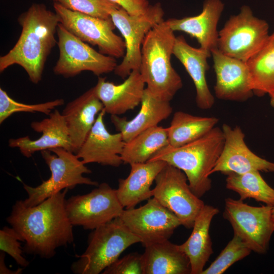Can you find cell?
<instances>
[{
    "label": "cell",
    "mask_w": 274,
    "mask_h": 274,
    "mask_svg": "<svg viewBox=\"0 0 274 274\" xmlns=\"http://www.w3.org/2000/svg\"><path fill=\"white\" fill-rule=\"evenodd\" d=\"M68 189L53 194L34 207H26L22 200L13 206L6 220L25 243L23 252L50 259L57 248L73 243V225L65 207Z\"/></svg>",
    "instance_id": "1"
},
{
    "label": "cell",
    "mask_w": 274,
    "mask_h": 274,
    "mask_svg": "<svg viewBox=\"0 0 274 274\" xmlns=\"http://www.w3.org/2000/svg\"><path fill=\"white\" fill-rule=\"evenodd\" d=\"M22 28L14 46L0 57V72L14 64L21 66L33 84L42 78L47 59L57 41L55 37L59 23L55 12L43 4H33L18 18Z\"/></svg>",
    "instance_id": "2"
},
{
    "label": "cell",
    "mask_w": 274,
    "mask_h": 274,
    "mask_svg": "<svg viewBox=\"0 0 274 274\" xmlns=\"http://www.w3.org/2000/svg\"><path fill=\"white\" fill-rule=\"evenodd\" d=\"M174 32L164 20L148 32L142 45L139 69L149 91L169 102L183 86L170 61L176 39Z\"/></svg>",
    "instance_id": "3"
},
{
    "label": "cell",
    "mask_w": 274,
    "mask_h": 274,
    "mask_svg": "<svg viewBox=\"0 0 274 274\" xmlns=\"http://www.w3.org/2000/svg\"><path fill=\"white\" fill-rule=\"evenodd\" d=\"M224 143L222 129L216 126L203 136L184 146H166L149 160H162L183 171L191 190L201 198L212 188L209 174L220 156Z\"/></svg>",
    "instance_id": "4"
},
{
    "label": "cell",
    "mask_w": 274,
    "mask_h": 274,
    "mask_svg": "<svg viewBox=\"0 0 274 274\" xmlns=\"http://www.w3.org/2000/svg\"><path fill=\"white\" fill-rule=\"evenodd\" d=\"M141 243L120 217L94 229L85 252L71 266L75 274H98L117 260L130 246Z\"/></svg>",
    "instance_id": "5"
},
{
    "label": "cell",
    "mask_w": 274,
    "mask_h": 274,
    "mask_svg": "<svg viewBox=\"0 0 274 274\" xmlns=\"http://www.w3.org/2000/svg\"><path fill=\"white\" fill-rule=\"evenodd\" d=\"M41 154L51 176L36 187L23 184L28 194V197L23 200L26 207L36 206L53 194L66 188L73 189L78 185H98L97 182L83 176L91 173V170L72 152L56 148L42 151Z\"/></svg>",
    "instance_id": "6"
},
{
    "label": "cell",
    "mask_w": 274,
    "mask_h": 274,
    "mask_svg": "<svg viewBox=\"0 0 274 274\" xmlns=\"http://www.w3.org/2000/svg\"><path fill=\"white\" fill-rule=\"evenodd\" d=\"M269 34V25L253 15L250 8L243 6L240 12L231 16L218 32L217 49L229 57L247 61L263 46Z\"/></svg>",
    "instance_id": "7"
},
{
    "label": "cell",
    "mask_w": 274,
    "mask_h": 274,
    "mask_svg": "<svg viewBox=\"0 0 274 274\" xmlns=\"http://www.w3.org/2000/svg\"><path fill=\"white\" fill-rule=\"evenodd\" d=\"M243 201L226 198L223 216L231 224L234 234L252 251L265 254L274 232L272 206L254 207Z\"/></svg>",
    "instance_id": "8"
},
{
    "label": "cell",
    "mask_w": 274,
    "mask_h": 274,
    "mask_svg": "<svg viewBox=\"0 0 274 274\" xmlns=\"http://www.w3.org/2000/svg\"><path fill=\"white\" fill-rule=\"evenodd\" d=\"M58 60L53 67L56 75L75 77L83 71L99 76L114 71L117 65L115 58L97 52L59 23L57 29Z\"/></svg>",
    "instance_id": "9"
},
{
    "label": "cell",
    "mask_w": 274,
    "mask_h": 274,
    "mask_svg": "<svg viewBox=\"0 0 274 274\" xmlns=\"http://www.w3.org/2000/svg\"><path fill=\"white\" fill-rule=\"evenodd\" d=\"M163 14L159 3L150 6L139 15H130L121 7L112 11V20L123 37L126 47L123 59L114 71L117 76L124 79L132 71H139L144 39L152 28L163 21Z\"/></svg>",
    "instance_id": "10"
},
{
    "label": "cell",
    "mask_w": 274,
    "mask_h": 274,
    "mask_svg": "<svg viewBox=\"0 0 274 274\" xmlns=\"http://www.w3.org/2000/svg\"><path fill=\"white\" fill-rule=\"evenodd\" d=\"M153 197L173 213L187 228L193 227L204 202L191 190L186 175L168 163L156 177Z\"/></svg>",
    "instance_id": "11"
},
{
    "label": "cell",
    "mask_w": 274,
    "mask_h": 274,
    "mask_svg": "<svg viewBox=\"0 0 274 274\" xmlns=\"http://www.w3.org/2000/svg\"><path fill=\"white\" fill-rule=\"evenodd\" d=\"M59 23L82 41L97 46L101 53L119 58L125 53V44L114 32L115 26L112 19L93 17L63 7L58 2L53 5Z\"/></svg>",
    "instance_id": "12"
},
{
    "label": "cell",
    "mask_w": 274,
    "mask_h": 274,
    "mask_svg": "<svg viewBox=\"0 0 274 274\" xmlns=\"http://www.w3.org/2000/svg\"><path fill=\"white\" fill-rule=\"evenodd\" d=\"M65 207L73 226L90 230L119 217L124 209L116 189L107 183H101L87 194L71 196L65 200Z\"/></svg>",
    "instance_id": "13"
},
{
    "label": "cell",
    "mask_w": 274,
    "mask_h": 274,
    "mask_svg": "<svg viewBox=\"0 0 274 274\" xmlns=\"http://www.w3.org/2000/svg\"><path fill=\"white\" fill-rule=\"evenodd\" d=\"M119 217L144 247L169 239L182 225L178 218L153 197L139 208L124 209Z\"/></svg>",
    "instance_id": "14"
},
{
    "label": "cell",
    "mask_w": 274,
    "mask_h": 274,
    "mask_svg": "<svg viewBox=\"0 0 274 274\" xmlns=\"http://www.w3.org/2000/svg\"><path fill=\"white\" fill-rule=\"evenodd\" d=\"M222 129L224 143L222 152L210 176L216 172L227 175L252 171L274 172V162L253 153L245 142V134L239 126L224 124Z\"/></svg>",
    "instance_id": "15"
},
{
    "label": "cell",
    "mask_w": 274,
    "mask_h": 274,
    "mask_svg": "<svg viewBox=\"0 0 274 274\" xmlns=\"http://www.w3.org/2000/svg\"><path fill=\"white\" fill-rule=\"evenodd\" d=\"M211 56L216 75L214 91L217 98L245 101L254 94L250 72L246 62L213 50Z\"/></svg>",
    "instance_id": "16"
},
{
    "label": "cell",
    "mask_w": 274,
    "mask_h": 274,
    "mask_svg": "<svg viewBox=\"0 0 274 274\" xmlns=\"http://www.w3.org/2000/svg\"><path fill=\"white\" fill-rule=\"evenodd\" d=\"M105 110L98 115L86 140L75 154L85 164L97 163L118 167L122 163L121 155L125 142L121 133H111L107 129Z\"/></svg>",
    "instance_id": "17"
},
{
    "label": "cell",
    "mask_w": 274,
    "mask_h": 274,
    "mask_svg": "<svg viewBox=\"0 0 274 274\" xmlns=\"http://www.w3.org/2000/svg\"><path fill=\"white\" fill-rule=\"evenodd\" d=\"M30 127L36 132L42 134L38 139L32 140L28 136L10 139L8 145L19 149L22 155L31 157L38 152L62 148L72 152L68 129L62 113L57 109L49 117L41 121L31 123Z\"/></svg>",
    "instance_id": "18"
},
{
    "label": "cell",
    "mask_w": 274,
    "mask_h": 274,
    "mask_svg": "<svg viewBox=\"0 0 274 274\" xmlns=\"http://www.w3.org/2000/svg\"><path fill=\"white\" fill-rule=\"evenodd\" d=\"M223 9L221 0H205L199 14L180 19L169 18L165 22L174 31L184 32L195 38L200 48L211 55L212 51L217 49V25Z\"/></svg>",
    "instance_id": "19"
},
{
    "label": "cell",
    "mask_w": 274,
    "mask_h": 274,
    "mask_svg": "<svg viewBox=\"0 0 274 274\" xmlns=\"http://www.w3.org/2000/svg\"><path fill=\"white\" fill-rule=\"evenodd\" d=\"M145 84L140 71L134 70L121 84H115L107 81L105 78L98 77L94 87L106 113L119 116L141 104Z\"/></svg>",
    "instance_id": "20"
},
{
    "label": "cell",
    "mask_w": 274,
    "mask_h": 274,
    "mask_svg": "<svg viewBox=\"0 0 274 274\" xmlns=\"http://www.w3.org/2000/svg\"><path fill=\"white\" fill-rule=\"evenodd\" d=\"M104 109L94 86L66 104L61 113L68 129L73 153L76 154L79 150Z\"/></svg>",
    "instance_id": "21"
},
{
    "label": "cell",
    "mask_w": 274,
    "mask_h": 274,
    "mask_svg": "<svg viewBox=\"0 0 274 274\" xmlns=\"http://www.w3.org/2000/svg\"><path fill=\"white\" fill-rule=\"evenodd\" d=\"M173 55L181 62L193 82L197 106L202 110L211 109L215 98L209 89L206 75L209 69L208 59L211 55L200 47L190 46L182 35L176 37Z\"/></svg>",
    "instance_id": "22"
},
{
    "label": "cell",
    "mask_w": 274,
    "mask_h": 274,
    "mask_svg": "<svg viewBox=\"0 0 274 274\" xmlns=\"http://www.w3.org/2000/svg\"><path fill=\"white\" fill-rule=\"evenodd\" d=\"M162 160H149L130 164L131 169L125 179H119L116 193L125 209H131L153 197L151 186L159 172L166 164Z\"/></svg>",
    "instance_id": "23"
},
{
    "label": "cell",
    "mask_w": 274,
    "mask_h": 274,
    "mask_svg": "<svg viewBox=\"0 0 274 274\" xmlns=\"http://www.w3.org/2000/svg\"><path fill=\"white\" fill-rule=\"evenodd\" d=\"M141 109L131 120L118 115H111V122L127 142L143 131L167 119L173 112L170 102L154 96L146 88L141 102Z\"/></svg>",
    "instance_id": "24"
},
{
    "label": "cell",
    "mask_w": 274,
    "mask_h": 274,
    "mask_svg": "<svg viewBox=\"0 0 274 274\" xmlns=\"http://www.w3.org/2000/svg\"><path fill=\"white\" fill-rule=\"evenodd\" d=\"M219 213L217 208L205 204L195 219L191 234L179 245L189 259L191 274H201L213 253L209 231L212 219Z\"/></svg>",
    "instance_id": "25"
},
{
    "label": "cell",
    "mask_w": 274,
    "mask_h": 274,
    "mask_svg": "<svg viewBox=\"0 0 274 274\" xmlns=\"http://www.w3.org/2000/svg\"><path fill=\"white\" fill-rule=\"evenodd\" d=\"M144 274H191L189 258L179 245L168 239L145 246Z\"/></svg>",
    "instance_id": "26"
},
{
    "label": "cell",
    "mask_w": 274,
    "mask_h": 274,
    "mask_svg": "<svg viewBox=\"0 0 274 274\" xmlns=\"http://www.w3.org/2000/svg\"><path fill=\"white\" fill-rule=\"evenodd\" d=\"M219 122L215 117L195 116L182 112H176L170 126L167 128L168 145L179 147L203 136L211 131Z\"/></svg>",
    "instance_id": "27"
},
{
    "label": "cell",
    "mask_w": 274,
    "mask_h": 274,
    "mask_svg": "<svg viewBox=\"0 0 274 274\" xmlns=\"http://www.w3.org/2000/svg\"><path fill=\"white\" fill-rule=\"evenodd\" d=\"M254 94L274 97V32L247 61Z\"/></svg>",
    "instance_id": "28"
},
{
    "label": "cell",
    "mask_w": 274,
    "mask_h": 274,
    "mask_svg": "<svg viewBox=\"0 0 274 274\" xmlns=\"http://www.w3.org/2000/svg\"><path fill=\"white\" fill-rule=\"evenodd\" d=\"M168 145L167 128L155 126L125 142L121 155L123 163L131 164L148 161L157 151Z\"/></svg>",
    "instance_id": "29"
},
{
    "label": "cell",
    "mask_w": 274,
    "mask_h": 274,
    "mask_svg": "<svg viewBox=\"0 0 274 274\" xmlns=\"http://www.w3.org/2000/svg\"><path fill=\"white\" fill-rule=\"evenodd\" d=\"M226 187L236 192L241 199L252 198L266 205L274 206V189L263 179L259 171L227 175Z\"/></svg>",
    "instance_id": "30"
},
{
    "label": "cell",
    "mask_w": 274,
    "mask_h": 274,
    "mask_svg": "<svg viewBox=\"0 0 274 274\" xmlns=\"http://www.w3.org/2000/svg\"><path fill=\"white\" fill-rule=\"evenodd\" d=\"M64 100L58 98L37 104H25L11 98L7 92L0 88V124L13 114L19 112L41 113L49 115L53 110L62 106Z\"/></svg>",
    "instance_id": "31"
},
{
    "label": "cell",
    "mask_w": 274,
    "mask_h": 274,
    "mask_svg": "<svg viewBox=\"0 0 274 274\" xmlns=\"http://www.w3.org/2000/svg\"><path fill=\"white\" fill-rule=\"evenodd\" d=\"M252 252L242 239L234 234L224 249L211 265L201 274H222L232 265L248 255Z\"/></svg>",
    "instance_id": "32"
},
{
    "label": "cell",
    "mask_w": 274,
    "mask_h": 274,
    "mask_svg": "<svg viewBox=\"0 0 274 274\" xmlns=\"http://www.w3.org/2000/svg\"><path fill=\"white\" fill-rule=\"evenodd\" d=\"M56 2L71 10L104 19H111L112 11L120 7L109 0H57Z\"/></svg>",
    "instance_id": "33"
},
{
    "label": "cell",
    "mask_w": 274,
    "mask_h": 274,
    "mask_svg": "<svg viewBox=\"0 0 274 274\" xmlns=\"http://www.w3.org/2000/svg\"><path fill=\"white\" fill-rule=\"evenodd\" d=\"M22 240L13 227L5 226L0 230V250L11 256L22 268L26 267L29 262L24 258L21 244Z\"/></svg>",
    "instance_id": "34"
},
{
    "label": "cell",
    "mask_w": 274,
    "mask_h": 274,
    "mask_svg": "<svg viewBox=\"0 0 274 274\" xmlns=\"http://www.w3.org/2000/svg\"><path fill=\"white\" fill-rule=\"evenodd\" d=\"M103 274H144L142 255L137 252L118 258L107 267Z\"/></svg>",
    "instance_id": "35"
},
{
    "label": "cell",
    "mask_w": 274,
    "mask_h": 274,
    "mask_svg": "<svg viewBox=\"0 0 274 274\" xmlns=\"http://www.w3.org/2000/svg\"><path fill=\"white\" fill-rule=\"evenodd\" d=\"M132 15L144 13L150 7L147 0H109Z\"/></svg>",
    "instance_id": "36"
},
{
    "label": "cell",
    "mask_w": 274,
    "mask_h": 274,
    "mask_svg": "<svg viewBox=\"0 0 274 274\" xmlns=\"http://www.w3.org/2000/svg\"><path fill=\"white\" fill-rule=\"evenodd\" d=\"M5 252L1 251L0 254V273L1 274H19L22 273L23 268H19L16 270H12L8 268L5 263Z\"/></svg>",
    "instance_id": "37"
},
{
    "label": "cell",
    "mask_w": 274,
    "mask_h": 274,
    "mask_svg": "<svg viewBox=\"0 0 274 274\" xmlns=\"http://www.w3.org/2000/svg\"><path fill=\"white\" fill-rule=\"evenodd\" d=\"M270 104L271 107L274 108V97H271L270 100Z\"/></svg>",
    "instance_id": "38"
},
{
    "label": "cell",
    "mask_w": 274,
    "mask_h": 274,
    "mask_svg": "<svg viewBox=\"0 0 274 274\" xmlns=\"http://www.w3.org/2000/svg\"><path fill=\"white\" fill-rule=\"evenodd\" d=\"M272 215L274 218V206L272 207Z\"/></svg>",
    "instance_id": "39"
},
{
    "label": "cell",
    "mask_w": 274,
    "mask_h": 274,
    "mask_svg": "<svg viewBox=\"0 0 274 274\" xmlns=\"http://www.w3.org/2000/svg\"><path fill=\"white\" fill-rule=\"evenodd\" d=\"M54 1V2H56L57 1V0H53Z\"/></svg>",
    "instance_id": "40"
}]
</instances>
